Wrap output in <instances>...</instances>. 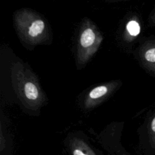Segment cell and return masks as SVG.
<instances>
[{"instance_id": "6da1fadb", "label": "cell", "mask_w": 155, "mask_h": 155, "mask_svg": "<svg viewBox=\"0 0 155 155\" xmlns=\"http://www.w3.org/2000/svg\"><path fill=\"white\" fill-rule=\"evenodd\" d=\"M95 39V35L93 30L87 28L82 33L81 38V43L84 47H87L91 45Z\"/></svg>"}, {"instance_id": "ba28073f", "label": "cell", "mask_w": 155, "mask_h": 155, "mask_svg": "<svg viewBox=\"0 0 155 155\" xmlns=\"http://www.w3.org/2000/svg\"><path fill=\"white\" fill-rule=\"evenodd\" d=\"M151 128L153 130V131H154L155 132V117L154 118V119L152 121L151 123Z\"/></svg>"}, {"instance_id": "8992f818", "label": "cell", "mask_w": 155, "mask_h": 155, "mask_svg": "<svg viewBox=\"0 0 155 155\" xmlns=\"http://www.w3.org/2000/svg\"><path fill=\"white\" fill-rule=\"evenodd\" d=\"M145 57L150 62H155V48L148 50L146 52Z\"/></svg>"}, {"instance_id": "5b68a950", "label": "cell", "mask_w": 155, "mask_h": 155, "mask_svg": "<svg viewBox=\"0 0 155 155\" xmlns=\"http://www.w3.org/2000/svg\"><path fill=\"white\" fill-rule=\"evenodd\" d=\"M127 28L130 34L133 36H136L140 32L139 25L137 22L134 21H131L129 22L127 25Z\"/></svg>"}, {"instance_id": "52a82bcc", "label": "cell", "mask_w": 155, "mask_h": 155, "mask_svg": "<svg viewBox=\"0 0 155 155\" xmlns=\"http://www.w3.org/2000/svg\"><path fill=\"white\" fill-rule=\"evenodd\" d=\"M73 154H77V155H79V154H84V153L82 151H81V150H75L74 151V152H73Z\"/></svg>"}, {"instance_id": "277c9868", "label": "cell", "mask_w": 155, "mask_h": 155, "mask_svg": "<svg viewBox=\"0 0 155 155\" xmlns=\"http://www.w3.org/2000/svg\"><path fill=\"white\" fill-rule=\"evenodd\" d=\"M107 91V88L105 86H99L96 87L90 93V97L93 99L98 98L104 95Z\"/></svg>"}, {"instance_id": "7a4b0ae2", "label": "cell", "mask_w": 155, "mask_h": 155, "mask_svg": "<svg viewBox=\"0 0 155 155\" xmlns=\"http://www.w3.org/2000/svg\"><path fill=\"white\" fill-rule=\"evenodd\" d=\"M44 28V23L41 20H36L33 22L29 28L28 33L31 36H36L41 33Z\"/></svg>"}, {"instance_id": "3957f363", "label": "cell", "mask_w": 155, "mask_h": 155, "mask_svg": "<svg viewBox=\"0 0 155 155\" xmlns=\"http://www.w3.org/2000/svg\"><path fill=\"white\" fill-rule=\"evenodd\" d=\"M25 93L27 98L35 99L38 96V91L36 86L31 82H27L25 85Z\"/></svg>"}]
</instances>
